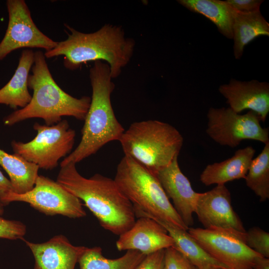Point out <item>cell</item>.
Returning <instances> with one entry per match:
<instances>
[{
  "label": "cell",
  "instance_id": "6",
  "mask_svg": "<svg viewBox=\"0 0 269 269\" xmlns=\"http://www.w3.org/2000/svg\"><path fill=\"white\" fill-rule=\"evenodd\" d=\"M119 141L124 155L154 174L178 157L183 137L172 125L149 120L132 123Z\"/></svg>",
  "mask_w": 269,
  "mask_h": 269
},
{
  "label": "cell",
  "instance_id": "20",
  "mask_svg": "<svg viewBox=\"0 0 269 269\" xmlns=\"http://www.w3.org/2000/svg\"><path fill=\"white\" fill-rule=\"evenodd\" d=\"M232 16L234 54L236 59H240L245 46L254 39L260 35L269 36V23L260 10L243 13L232 9Z\"/></svg>",
  "mask_w": 269,
  "mask_h": 269
},
{
  "label": "cell",
  "instance_id": "4",
  "mask_svg": "<svg viewBox=\"0 0 269 269\" xmlns=\"http://www.w3.org/2000/svg\"><path fill=\"white\" fill-rule=\"evenodd\" d=\"M32 73L28 87L33 91L31 99L25 107L7 116L4 124L11 126L23 121L40 118L51 126L61 121L64 116L84 121L91 103V97H74L63 91L56 83L49 69L44 53L34 52Z\"/></svg>",
  "mask_w": 269,
  "mask_h": 269
},
{
  "label": "cell",
  "instance_id": "33",
  "mask_svg": "<svg viewBox=\"0 0 269 269\" xmlns=\"http://www.w3.org/2000/svg\"><path fill=\"white\" fill-rule=\"evenodd\" d=\"M195 269H220L214 268H205V269H198V268L195 267Z\"/></svg>",
  "mask_w": 269,
  "mask_h": 269
},
{
  "label": "cell",
  "instance_id": "23",
  "mask_svg": "<svg viewBox=\"0 0 269 269\" xmlns=\"http://www.w3.org/2000/svg\"><path fill=\"white\" fill-rule=\"evenodd\" d=\"M190 11L204 15L212 21L218 30L228 38H233L232 9L225 1L220 0H179Z\"/></svg>",
  "mask_w": 269,
  "mask_h": 269
},
{
  "label": "cell",
  "instance_id": "18",
  "mask_svg": "<svg viewBox=\"0 0 269 269\" xmlns=\"http://www.w3.org/2000/svg\"><path fill=\"white\" fill-rule=\"evenodd\" d=\"M34 52L26 49L21 52L17 67L8 82L0 89V104L13 109L23 108L30 102L28 79L34 62Z\"/></svg>",
  "mask_w": 269,
  "mask_h": 269
},
{
  "label": "cell",
  "instance_id": "30",
  "mask_svg": "<svg viewBox=\"0 0 269 269\" xmlns=\"http://www.w3.org/2000/svg\"><path fill=\"white\" fill-rule=\"evenodd\" d=\"M11 192H13V189L10 181L0 170V202L1 203L2 199Z\"/></svg>",
  "mask_w": 269,
  "mask_h": 269
},
{
  "label": "cell",
  "instance_id": "7",
  "mask_svg": "<svg viewBox=\"0 0 269 269\" xmlns=\"http://www.w3.org/2000/svg\"><path fill=\"white\" fill-rule=\"evenodd\" d=\"M33 128L37 134L31 140L27 142L15 140L11 142L14 153L39 168H55L62 158L72 152L75 131L70 127L66 120L51 126L35 123Z\"/></svg>",
  "mask_w": 269,
  "mask_h": 269
},
{
  "label": "cell",
  "instance_id": "10",
  "mask_svg": "<svg viewBox=\"0 0 269 269\" xmlns=\"http://www.w3.org/2000/svg\"><path fill=\"white\" fill-rule=\"evenodd\" d=\"M15 201L28 203L46 215H61L73 219L86 216L79 198L57 181L43 175H38L31 190L23 194L11 192L2 199L1 203L5 205Z\"/></svg>",
  "mask_w": 269,
  "mask_h": 269
},
{
  "label": "cell",
  "instance_id": "8",
  "mask_svg": "<svg viewBox=\"0 0 269 269\" xmlns=\"http://www.w3.org/2000/svg\"><path fill=\"white\" fill-rule=\"evenodd\" d=\"M187 231L207 253L229 269H254L262 256L246 244V231L192 227Z\"/></svg>",
  "mask_w": 269,
  "mask_h": 269
},
{
  "label": "cell",
  "instance_id": "9",
  "mask_svg": "<svg viewBox=\"0 0 269 269\" xmlns=\"http://www.w3.org/2000/svg\"><path fill=\"white\" fill-rule=\"evenodd\" d=\"M207 119V134L221 145L235 147L245 139L269 142V128L262 127L259 116L252 111L241 115L229 107L210 108Z\"/></svg>",
  "mask_w": 269,
  "mask_h": 269
},
{
  "label": "cell",
  "instance_id": "31",
  "mask_svg": "<svg viewBox=\"0 0 269 269\" xmlns=\"http://www.w3.org/2000/svg\"><path fill=\"white\" fill-rule=\"evenodd\" d=\"M254 269H269V258L261 256L257 260Z\"/></svg>",
  "mask_w": 269,
  "mask_h": 269
},
{
  "label": "cell",
  "instance_id": "2",
  "mask_svg": "<svg viewBox=\"0 0 269 269\" xmlns=\"http://www.w3.org/2000/svg\"><path fill=\"white\" fill-rule=\"evenodd\" d=\"M64 25L68 37L45 51L46 58L63 55L64 66L70 70L89 62L102 61L109 65L112 79L118 77L130 61L135 41L126 37L121 26L106 24L95 32L84 33Z\"/></svg>",
  "mask_w": 269,
  "mask_h": 269
},
{
  "label": "cell",
  "instance_id": "12",
  "mask_svg": "<svg viewBox=\"0 0 269 269\" xmlns=\"http://www.w3.org/2000/svg\"><path fill=\"white\" fill-rule=\"evenodd\" d=\"M194 213L204 228L246 231L233 208L231 193L225 184L216 185L209 191L198 193Z\"/></svg>",
  "mask_w": 269,
  "mask_h": 269
},
{
  "label": "cell",
  "instance_id": "26",
  "mask_svg": "<svg viewBox=\"0 0 269 269\" xmlns=\"http://www.w3.org/2000/svg\"><path fill=\"white\" fill-rule=\"evenodd\" d=\"M26 232V226L22 222L5 219L0 216V239H21Z\"/></svg>",
  "mask_w": 269,
  "mask_h": 269
},
{
  "label": "cell",
  "instance_id": "17",
  "mask_svg": "<svg viewBox=\"0 0 269 269\" xmlns=\"http://www.w3.org/2000/svg\"><path fill=\"white\" fill-rule=\"evenodd\" d=\"M256 150L251 146L238 149L231 157L207 165L200 175L206 186L225 184L236 179H245Z\"/></svg>",
  "mask_w": 269,
  "mask_h": 269
},
{
  "label": "cell",
  "instance_id": "11",
  "mask_svg": "<svg viewBox=\"0 0 269 269\" xmlns=\"http://www.w3.org/2000/svg\"><path fill=\"white\" fill-rule=\"evenodd\" d=\"M6 4L8 21L4 36L0 42V61L18 49L37 48L47 51L57 45L58 42L38 28L24 0H7Z\"/></svg>",
  "mask_w": 269,
  "mask_h": 269
},
{
  "label": "cell",
  "instance_id": "32",
  "mask_svg": "<svg viewBox=\"0 0 269 269\" xmlns=\"http://www.w3.org/2000/svg\"><path fill=\"white\" fill-rule=\"evenodd\" d=\"M3 205L0 202V216H1L4 212Z\"/></svg>",
  "mask_w": 269,
  "mask_h": 269
},
{
  "label": "cell",
  "instance_id": "13",
  "mask_svg": "<svg viewBox=\"0 0 269 269\" xmlns=\"http://www.w3.org/2000/svg\"><path fill=\"white\" fill-rule=\"evenodd\" d=\"M185 225L189 228L194 224L193 215L198 193L192 187L188 178L181 171L176 157L169 165L154 174Z\"/></svg>",
  "mask_w": 269,
  "mask_h": 269
},
{
  "label": "cell",
  "instance_id": "14",
  "mask_svg": "<svg viewBox=\"0 0 269 269\" xmlns=\"http://www.w3.org/2000/svg\"><path fill=\"white\" fill-rule=\"evenodd\" d=\"M136 218L133 226L119 236L116 243L118 251L135 250L147 255L173 247V239L160 224L147 217Z\"/></svg>",
  "mask_w": 269,
  "mask_h": 269
},
{
  "label": "cell",
  "instance_id": "29",
  "mask_svg": "<svg viewBox=\"0 0 269 269\" xmlns=\"http://www.w3.org/2000/svg\"><path fill=\"white\" fill-rule=\"evenodd\" d=\"M165 249L145 256L135 269H163Z\"/></svg>",
  "mask_w": 269,
  "mask_h": 269
},
{
  "label": "cell",
  "instance_id": "28",
  "mask_svg": "<svg viewBox=\"0 0 269 269\" xmlns=\"http://www.w3.org/2000/svg\"><path fill=\"white\" fill-rule=\"evenodd\" d=\"M226 2L235 11L249 13L260 11L263 0H227Z\"/></svg>",
  "mask_w": 269,
  "mask_h": 269
},
{
  "label": "cell",
  "instance_id": "19",
  "mask_svg": "<svg viewBox=\"0 0 269 269\" xmlns=\"http://www.w3.org/2000/svg\"><path fill=\"white\" fill-rule=\"evenodd\" d=\"M153 220L162 226L172 237L174 241L172 247L184 255L195 267L229 269L207 253L187 231L157 219Z\"/></svg>",
  "mask_w": 269,
  "mask_h": 269
},
{
  "label": "cell",
  "instance_id": "5",
  "mask_svg": "<svg viewBox=\"0 0 269 269\" xmlns=\"http://www.w3.org/2000/svg\"><path fill=\"white\" fill-rule=\"evenodd\" d=\"M114 180L133 205L136 218L157 219L188 231L156 176L136 160L124 155Z\"/></svg>",
  "mask_w": 269,
  "mask_h": 269
},
{
  "label": "cell",
  "instance_id": "15",
  "mask_svg": "<svg viewBox=\"0 0 269 269\" xmlns=\"http://www.w3.org/2000/svg\"><path fill=\"white\" fill-rule=\"evenodd\" d=\"M219 92L234 112L248 109L255 112L265 122L269 112V84L257 80L240 81L231 79L219 88Z\"/></svg>",
  "mask_w": 269,
  "mask_h": 269
},
{
  "label": "cell",
  "instance_id": "22",
  "mask_svg": "<svg viewBox=\"0 0 269 269\" xmlns=\"http://www.w3.org/2000/svg\"><path fill=\"white\" fill-rule=\"evenodd\" d=\"M135 250H128L122 257L109 259L102 254L100 247H85L78 262L80 269H135L145 257Z\"/></svg>",
  "mask_w": 269,
  "mask_h": 269
},
{
  "label": "cell",
  "instance_id": "24",
  "mask_svg": "<svg viewBox=\"0 0 269 269\" xmlns=\"http://www.w3.org/2000/svg\"><path fill=\"white\" fill-rule=\"evenodd\" d=\"M246 184L261 202L269 198V142L253 158L245 177Z\"/></svg>",
  "mask_w": 269,
  "mask_h": 269
},
{
  "label": "cell",
  "instance_id": "1",
  "mask_svg": "<svg viewBox=\"0 0 269 269\" xmlns=\"http://www.w3.org/2000/svg\"><path fill=\"white\" fill-rule=\"evenodd\" d=\"M56 181L83 201L101 226L113 234L120 236L135 223L134 207L114 179L99 173L86 178L70 162L60 166Z\"/></svg>",
  "mask_w": 269,
  "mask_h": 269
},
{
  "label": "cell",
  "instance_id": "3",
  "mask_svg": "<svg viewBox=\"0 0 269 269\" xmlns=\"http://www.w3.org/2000/svg\"><path fill=\"white\" fill-rule=\"evenodd\" d=\"M92 94L81 130V139L75 149L60 162V166L76 164L96 153L107 143L119 141L125 132L112 107L111 96L115 85L109 65L96 61L89 70Z\"/></svg>",
  "mask_w": 269,
  "mask_h": 269
},
{
  "label": "cell",
  "instance_id": "27",
  "mask_svg": "<svg viewBox=\"0 0 269 269\" xmlns=\"http://www.w3.org/2000/svg\"><path fill=\"white\" fill-rule=\"evenodd\" d=\"M163 269H195V267L180 252L171 247L165 249Z\"/></svg>",
  "mask_w": 269,
  "mask_h": 269
},
{
  "label": "cell",
  "instance_id": "25",
  "mask_svg": "<svg viewBox=\"0 0 269 269\" xmlns=\"http://www.w3.org/2000/svg\"><path fill=\"white\" fill-rule=\"evenodd\" d=\"M247 246L262 256L269 258V233L261 228L254 227L246 232Z\"/></svg>",
  "mask_w": 269,
  "mask_h": 269
},
{
  "label": "cell",
  "instance_id": "21",
  "mask_svg": "<svg viewBox=\"0 0 269 269\" xmlns=\"http://www.w3.org/2000/svg\"><path fill=\"white\" fill-rule=\"evenodd\" d=\"M0 165L9 177L13 192L23 194L33 188L38 176L39 168L37 165L0 148Z\"/></svg>",
  "mask_w": 269,
  "mask_h": 269
},
{
  "label": "cell",
  "instance_id": "16",
  "mask_svg": "<svg viewBox=\"0 0 269 269\" xmlns=\"http://www.w3.org/2000/svg\"><path fill=\"white\" fill-rule=\"evenodd\" d=\"M24 242L34 258L33 269H74L85 248L73 245L62 235L42 243Z\"/></svg>",
  "mask_w": 269,
  "mask_h": 269
}]
</instances>
